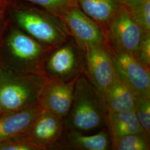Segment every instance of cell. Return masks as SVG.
Instances as JSON below:
<instances>
[{
    "instance_id": "cell-17",
    "label": "cell",
    "mask_w": 150,
    "mask_h": 150,
    "mask_svg": "<svg viewBox=\"0 0 150 150\" xmlns=\"http://www.w3.org/2000/svg\"><path fill=\"white\" fill-rule=\"evenodd\" d=\"M113 150H149L150 139L144 134L125 135L111 141Z\"/></svg>"
},
{
    "instance_id": "cell-12",
    "label": "cell",
    "mask_w": 150,
    "mask_h": 150,
    "mask_svg": "<svg viewBox=\"0 0 150 150\" xmlns=\"http://www.w3.org/2000/svg\"><path fill=\"white\" fill-rule=\"evenodd\" d=\"M110 148V136L105 130L96 134L87 135L76 130L64 129L52 150H107Z\"/></svg>"
},
{
    "instance_id": "cell-10",
    "label": "cell",
    "mask_w": 150,
    "mask_h": 150,
    "mask_svg": "<svg viewBox=\"0 0 150 150\" xmlns=\"http://www.w3.org/2000/svg\"><path fill=\"white\" fill-rule=\"evenodd\" d=\"M79 77L69 81L46 77L38 103L43 110L50 111L64 118L70 111L75 83Z\"/></svg>"
},
{
    "instance_id": "cell-23",
    "label": "cell",
    "mask_w": 150,
    "mask_h": 150,
    "mask_svg": "<svg viewBox=\"0 0 150 150\" xmlns=\"http://www.w3.org/2000/svg\"><path fill=\"white\" fill-rule=\"evenodd\" d=\"M123 5L126 7H129L135 5L146 0H121Z\"/></svg>"
},
{
    "instance_id": "cell-7",
    "label": "cell",
    "mask_w": 150,
    "mask_h": 150,
    "mask_svg": "<svg viewBox=\"0 0 150 150\" xmlns=\"http://www.w3.org/2000/svg\"><path fill=\"white\" fill-rule=\"evenodd\" d=\"M84 67L83 74L95 87L106 107V93L115 71L107 43L91 46L84 50Z\"/></svg>"
},
{
    "instance_id": "cell-6",
    "label": "cell",
    "mask_w": 150,
    "mask_h": 150,
    "mask_svg": "<svg viewBox=\"0 0 150 150\" xmlns=\"http://www.w3.org/2000/svg\"><path fill=\"white\" fill-rule=\"evenodd\" d=\"M143 31L123 5L109 22L104 35L110 48L137 59Z\"/></svg>"
},
{
    "instance_id": "cell-15",
    "label": "cell",
    "mask_w": 150,
    "mask_h": 150,
    "mask_svg": "<svg viewBox=\"0 0 150 150\" xmlns=\"http://www.w3.org/2000/svg\"><path fill=\"white\" fill-rule=\"evenodd\" d=\"M78 6L100 26L103 33L123 5L121 0H75Z\"/></svg>"
},
{
    "instance_id": "cell-9",
    "label": "cell",
    "mask_w": 150,
    "mask_h": 150,
    "mask_svg": "<svg viewBox=\"0 0 150 150\" xmlns=\"http://www.w3.org/2000/svg\"><path fill=\"white\" fill-rule=\"evenodd\" d=\"M64 129V118L50 111L43 110L23 133L38 150H52Z\"/></svg>"
},
{
    "instance_id": "cell-1",
    "label": "cell",
    "mask_w": 150,
    "mask_h": 150,
    "mask_svg": "<svg viewBox=\"0 0 150 150\" xmlns=\"http://www.w3.org/2000/svg\"><path fill=\"white\" fill-rule=\"evenodd\" d=\"M54 48L11 27L0 42V67L17 74L43 75L45 62Z\"/></svg>"
},
{
    "instance_id": "cell-3",
    "label": "cell",
    "mask_w": 150,
    "mask_h": 150,
    "mask_svg": "<svg viewBox=\"0 0 150 150\" xmlns=\"http://www.w3.org/2000/svg\"><path fill=\"white\" fill-rule=\"evenodd\" d=\"M45 79L41 74H21L0 67V107L3 114L38 103Z\"/></svg>"
},
{
    "instance_id": "cell-4",
    "label": "cell",
    "mask_w": 150,
    "mask_h": 150,
    "mask_svg": "<svg viewBox=\"0 0 150 150\" xmlns=\"http://www.w3.org/2000/svg\"><path fill=\"white\" fill-rule=\"evenodd\" d=\"M14 19L20 29L52 48L59 47L71 37L62 20L45 10L22 8L16 11Z\"/></svg>"
},
{
    "instance_id": "cell-14",
    "label": "cell",
    "mask_w": 150,
    "mask_h": 150,
    "mask_svg": "<svg viewBox=\"0 0 150 150\" xmlns=\"http://www.w3.org/2000/svg\"><path fill=\"white\" fill-rule=\"evenodd\" d=\"M43 110L38 102L21 110L2 115L0 116V142L25 132Z\"/></svg>"
},
{
    "instance_id": "cell-20",
    "label": "cell",
    "mask_w": 150,
    "mask_h": 150,
    "mask_svg": "<svg viewBox=\"0 0 150 150\" xmlns=\"http://www.w3.org/2000/svg\"><path fill=\"white\" fill-rule=\"evenodd\" d=\"M40 6L44 10L61 18L70 7L76 5L75 0H23Z\"/></svg>"
},
{
    "instance_id": "cell-16",
    "label": "cell",
    "mask_w": 150,
    "mask_h": 150,
    "mask_svg": "<svg viewBox=\"0 0 150 150\" xmlns=\"http://www.w3.org/2000/svg\"><path fill=\"white\" fill-rule=\"evenodd\" d=\"M105 124L110 141L127 134H145L134 110L120 112H107Z\"/></svg>"
},
{
    "instance_id": "cell-25",
    "label": "cell",
    "mask_w": 150,
    "mask_h": 150,
    "mask_svg": "<svg viewBox=\"0 0 150 150\" xmlns=\"http://www.w3.org/2000/svg\"><path fill=\"white\" fill-rule=\"evenodd\" d=\"M0 31H1V28H0Z\"/></svg>"
},
{
    "instance_id": "cell-13",
    "label": "cell",
    "mask_w": 150,
    "mask_h": 150,
    "mask_svg": "<svg viewBox=\"0 0 150 150\" xmlns=\"http://www.w3.org/2000/svg\"><path fill=\"white\" fill-rule=\"evenodd\" d=\"M137 93L115 69L112 80L106 93L107 112H120L134 110Z\"/></svg>"
},
{
    "instance_id": "cell-18",
    "label": "cell",
    "mask_w": 150,
    "mask_h": 150,
    "mask_svg": "<svg viewBox=\"0 0 150 150\" xmlns=\"http://www.w3.org/2000/svg\"><path fill=\"white\" fill-rule=\"evenodd\" d=\"M134 111L146 135L150 136V97L137 93Z\"/></svg>"
},
{
    "instance_id": "cell-2",
    "label": "cell",
    "mask_w": 150,
    "mask_h": 150,
    "mask_svg": "<svg viewBox=\"0 0 150 150\" xmlns=\"http://www.w3.org/2000/svg\"><path fill=\"white\" fill-rule=\"evenodd\" d=\"M107 109L95 87L84 74L76 82L70 111L64 118V129L82 133L100 129L105 124Z\"/></svg>"
},
{
    "instance_id": "cell-5",
    "label": "cell",
    "mask_w": 150,
    "mask_h": 150,
    "mask_svg": "<svg viewBox=\"0 0 150 150\" xmlns=\"http://www.w3.org/2000/svg\"><path fill=\"white\" fill-rule=\"evenodd\" d=\"M84 70V50L71 37L48 55L43 75L48 79L69 81L83 74Z\"/></svg>"
},
{
    "instance_id": "cell-8",
    "label": "cell",
    "mask_w": 150,
    "mask_h": 150,
    "mask_svg": "<svg viewBox=\"0 0 150 150\" xmlns=\"http://www.w3.org/2000/svg\"><path fill=\"white\" fill-rule=\"evenodd\" d=\"M75 42L85 50L106 43L101 28L76 5L72 6L61 17Z\"/></svg>"
},
{
    "instance_id": "cell-11",
    "label": "cell",
    "mask_w": 150,
    "mask_h": 150,
    "mask_svg": "<svg viewBox=\"0 0 150 150\" xmlns=\"http://www.w3.org/2000/svg\"><path fill=\"white\" fill-rule=\"evenodd\" d=\"M108 48L118 74L134 91L150 97V69L132 55Z\"/></svg>"
},
{
    "instance_id": "cell-22",
    "label": "cell",
    "mask_w": 150,
    "mask_h": 150,
    "mask_svg": "<svg viewBox=\"0 0 150 150\" xmlns=\"http://www.w3.org/2000/svg\"><path fill=\"white\" fill-rule=\"evenodd\" d=\"M137 59L150 69V31H143L138 49Z\"/></svg>"
},
{
    "instance_id": "cell-21",
    "label": "cell",
    "mask_w": 150,
    "mask_h": 150,
    "mask_svg": "<svg viewBox=\"0 0 150 150\" xmlns=\"http://www.w3.org/2000/svg\"><path fill=\"white\" fill-rule=\"evenodd\" d=\"M0 150H38L22 133L0 142Z\"/></svg>"
},
{
    "instance_id": "cell-24",
    "label": "cell",
    "mask_w": 150,
    "mask_h": 150,
    "mask_svg": "<svg viewBox=\"0 0 150 150\" xmlns=\"http://www.w3.org/2000/svg\"><path fill=\"white\" fill-rule=\"evenodd\" d=\"M2 115H3V113H2V112L1 108V107H0V116H1Z\"/></svg>"
},
{
    "instance_id": "cell-19",
    "label": "cell",
    "mask_w": 150,
    "mask_h": 150,
    "mask_svg": "<svg viewBox=\"0 0 150 150\" xmlns=\"http://www.w3.org/2000/svg\"><path fill=\"white\" fill-rule=\"evenodd\" d=\"M126 7L140 27L144 31H150V0Z\"/></svg>"
}]
</instances>
